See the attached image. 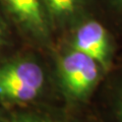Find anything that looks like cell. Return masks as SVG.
Wrapping results in <instances>:
<instances>
[{
	"instance_id": "obj_1",
	"label": "cell",
	"mask_w": 122,
	"mask_h": 122,
	"mask_svg": "<svg viewBox=\"0 0 122 122\" xmlns=\"http://www.w3.org/2000/svg\"><path fill=\"white\" fill-rule=\"evenodd\" d=\"M46 86L44 68L32 57H15L0 63L1 110L35 106L43 98Z\"/></svg>"
},
{
	"instance_id": "obj_2",
	"label": "cell",
	"mask_w": 122,
	"mask_h": 122,
	"mask_svg": "<svg viewBox=\"0 0 122 122\" xmlns=\"http://www.w3.org/2000/svg\"><path fill=\"white\" fill-rule=\"evenodd\" d=\"M105 72L97 61L66 46L56 62V83L64 101L71 105L86 102Z\"/></svg>"
},
{
	"instance_id": "obj_3",
	"label": "cell",
	"mask_w": 122,
	"mask_h": 122,
	"mask_svg": "<svg viewBox=\"0 0 122 122\" xmlns=\"http://www.w3.org/2000/svg\"><path fill=\"white\" fill-rule=\"evenodd\" d=\"M11 21L36 44L50 48L53 43L51 20L43 0H0Z\"/></svg>"
},
{
	"instance_id": "obj_4",
	"label": "cell",
	"mask_w": 122,
	"mask_h": 122,
	"mask_svg": "<svg viewBox=\"0 0 122 122\" xmlns=\"http://www.w3.org/2000/svg\"><path fill=\"white\" fill-rule=\"evenodd\" d=\"M68 46L75 49L100 64L107 71L112 59V42L108 30L100 21L82 18L70 29Z\"/></svg>"
},
{
	"instance_id": "obj_5",
	"label": "cell",
	"mask_w": 122,
	"mask_h": 122,
	"mask_svg": "<svg viewBox=\"0 0 122 122\" xmlns=\"http://www.w3.org/2000/svg\"><path fill=\"white\" fill-rule=\"evenodd\" d=\"M54 33L70 30L85 18L86 0H43Z\"/></svg>"
},
{
	"instance_id": "obj_6",
	"label": "cell",
	"mask_w": 122,
	"mask_h": 122,
	"mask_svg": "<svg viewBox=\"0 0 122 122\" xmlns=\"http://www.w3.org/2000/svg\"><path fill=\"white\" fill-rule=\"evenodd\" d=\"M4 113L5 122H77L64 113L37 106L7 110Z\"/></svg>"
},
{
	"instance_id": "obj_7",
	"label": "cell",
	"mask_w": 122,
	"mask_h": 122,
	"mask_svg": "<svg viewBox=\"0 0 122 122\" xmlns=\"http://www.w3.org/2000/svg\"><path fill=\"white\" fill-rule=\"evenodd\" d=\"M7 38H8V30H7V24L4 20V17L0 14V51L7 43Z\"/></svg>"
},
{
	"instance_id": "obj_8",
	"label": "cell",
	"mask_w": 122,
	"mask_h": 122,
	"mask_svg": "<svg viewBox=\"0 0 122 122\" xmlns=\"http://www.w3.org/2000/svg\"><path fill=\"white\" fill-rule=\"evenodd\" d=\"M116 116L119 122H122V86L118 92L117 101H116Z\"/></svg>"
},
{
	"instance_id": "obj_9",
	"label": "cell",
	"mask_w": 122,
	"mask_h": 122,
	"mask_svg": "<svg viewBox=\"0 0 122 122\" xmlns=\"http://www.w3.org/2000/svg\"><path fill=\"white\" fill-rule=\"evenodd\" d=\"M0 122H5V113L4 110L0 109Z\"/></svg>"
},
{
	"instance_id": "obj_10",
	"label": "cell",
	"mask_w": 122,
	"mask_h": 122,
	"mask_svg": "<svg viewBox=\"0 0 122 122\" xmlns=\"http://www.w3.org/2000/svg\"><path fill=\"white\" fill-rule=\"evenodd\" d=\"M116 2H117L118 4H119V5L122 7V0H116Z\"/></svg>"
}]
</instances>
